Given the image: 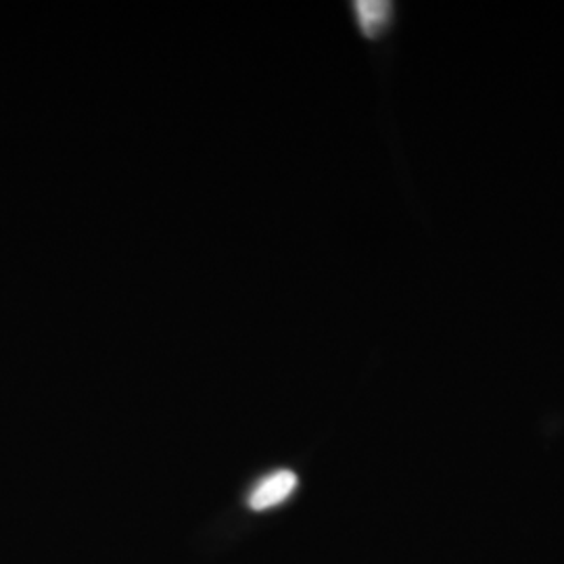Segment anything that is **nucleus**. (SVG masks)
Listing matches in <instances>:
<instances>
[{
  "mask_svg": "<svg viewBox=\"0 0 564 564\" xmlns=\"http://www.w3.org/2000/svg\"><path fill=\"white\" fill-rule=\"evenodd\" d=\"M297 487V477L291 470H279L272 473L270 477H265L262 484L251 491L249 496V506L253 510H265L272 506L281 505L284 502Z\"/></svg>",
  "mask_w": 564,
  "mask_h": 564,
  "instance_id": "obj_1",
  "label": "nucleus"
},
{
  "mask_svg": "<svg viewBox=\"0 0 564 564\" xmlns=\"http://www.w3.org/2000/svg\"><path fill=\"white\" fill-rule=\"evenodd\" d=\"M354 11L358 18V25L362 30L364 36L377 39L391 18V4L381 2V0H360L354 2Z\"/></svg>",
  "mask_w": 564,
  "mask_h": 564,
  "instance_id": "obj_2",
  "label": "nucleus"
}]
</instances>
